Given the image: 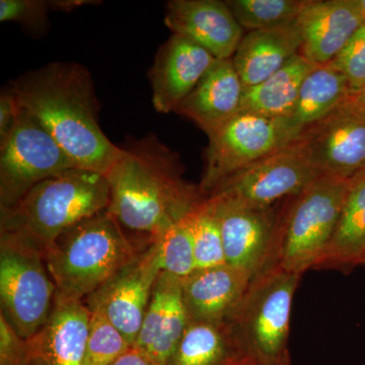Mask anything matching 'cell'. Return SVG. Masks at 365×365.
Here are the masks:
<instances>
[{
    "instance_id": "cell-37",
    "label": "cell",
    "mask_w": 365,
    "mask_h": 365,
    "mask_svg": "<svg viewBox=\"0 0 365 365\" xmlns=\"http://www.w3.org/2000/svg\"><path fill=\"white\" fill-rule=\"evenodd\" d=\"M361 265L365 266V244L361 249H360L359 253L355 257L354 262H353V266Z\"/></svg>"
},
{
    "instance_id": "cell-1",
    "label": "cell",
    "mask_w": 365,
    "mask_h": 365,
    "mask_svg": "<svg viewBox=\"0 0 365 365\" xmlns=\"http://www.w3.org/2000/svg\"><path fill=\"white\" fill-rule=\"evenodd\" d=\"M9 88L21 111L56 140L76 169L109 173L122 150L98 124L97 96L86 67L51 62L21 74Z\"/></svg>"
},
{
    "instance_id": "cell-17",
    "label": "cell",
    "mask_w": 365,
    "mask_h": 365,
    "mask_svg": "<svg viewBox=\"0 0 365 365\" xmlns=\"http://www.w3.org/2000/svg\"><path fill=\"white\" fill-rule=\"evenodd\" d=\"M364 25L355 0H307L297 21L299 54L317 66L329 64Z\"/></svg>"
},
{
    "instance_id": "cell-28",
    "label": "cell",
    "mask_w": 365,
    "mask_h": 365,
    "mask_svg": "<svg viewBox=\"0 0 365 365\" xmlns=\"http://www.w3.org/2000/svg\"><path fill=\"white\" fill-rule=\"evenodd\" d=\"M153 241L158 245L162 272L184 279L196 271L193 237L187 216Z\"/></svg>"
},
{
    "instance_id": "cell-5",
    "label": "cell",
    "mask_w": 365,
    "mask_h": 365,
    "mask_svg": "<svg viewBox=\"0 0 365 365\" xmlns=\"http://www.w3.org/2000/svg\"><path fill=\"white\" fill-rule=\"evenodd\" d=\"M349 180L319 176L278 215L266 268L302 275L317 268L339 222ZM264 269V270H265Z\"/></svg>"
},
{
    "instance_id": "cell-16",
    "label": "cell",
    "mask_w": 365,
    "mask_h": 365,
    "mask_svg": "<svg viewBox=\"0 0 365 365\" xmlns=\"http://www.w3.org/2000/svg\"><path fill=\"white\" fill-rule=\"evenodd\" d=\"M90 323L83 300L55 299L44 326L26 340V365H85Z\"/></svg>"
},
{
    "instance_id": "cell-11",
    "label": "cell",
    "mask_w": 365,
    "mask_h": 365,
    "mask_svg": "<svg viewBox=\"0 0 365 365\" xmlns=\"http://www.w3.org/2000/svg\"><path fill=\"white\" fill-rule=\"evenodd\" d=\"M160 273L158 245L151 241L83 302L90 311L104 314L133 346Z\"/></svg>"
},
{
    "instance_id": "cell-31",
    "label": "cell",
    "mask_w": 365,
    "mask_h": 365,
    "mask_svg": "<svg viewBox=\"0 0 365 365\" xmlns=\"http://www.w3.org/2000/svg\"><path fill=\"white\" fill-rule=\"evenodd\" d=\"M330 64L345 76L350 96L365 88V25L353 35L344 49Z\"/></svg>"
},
{
    "instance_id": "cell-18",
    "label": "cell",
    "mask_w": 365,
    "mask_h": 365,
    "mask_svg": "<svg viewBox=\"0 0 365 365\" xmlns=\"http://www.w3.org/2000/svg\"><path fill=\"white\" fill-rule=\"evenodd\" d=\"M189 321L182 299L181 278L162 272L155 281L150 304L133 347L155 364L168 365Z\"/></svg>"
},
{
    "instance_id": "cell-23",
    "label": "cell",
    "mask_w": 365,
    "mask_h": 365,
    "mask_svg": "<svg viewBox=\"0 0 365 365\" xmlns=\"http://www.w3.org/2000/svg\"><path fill=\"white\" fill-rule=\"evenodd\" d=\"M245 355L230 322L189 321L168 365H235Z\"/></svg>"
},
{
    "instance_id": "cell-9",
    "label": "cell",
    "mask_w": 365,
    "mask_h": 365,
    "mask_svg": "<svg viewBox=\"0 0 365 365\" xmlns=\"http://www.w3.org/2000/svg\"><path fill=\"white\" fill-rule=\"evenodd\" d=\"M73 168L56 140L21 110L13 131L0 144V212L13 208L40 182Z\"/></svg>"
},
{
    "instance_id": "cell-24",
    "label": "cell",
    "mask_w": 365,
    "mask_h": 365,
    "mask_svg": "<svg viewBox=\"0 0 365 365\" xmlns=\"http://www.w3.org/2000/svg\"><path fill=\"white\" fill-rule=\"evenodd\" d=\"M317 64L297 54L259 85L245 88L241 111L287 118L294 110L300 88Z\"/></svg>"
},
{
    "instance_id": "cell-35",
    "label": "cell",
    "mask_w": 365,
    "mask_h": 365,
    "mask_svg": "<svg viewBox=\"0 0 365 365\" xmlns=\"http://www.w3.org/2000/svg\"><path fill=\"white\" fill-rule=\"evenodd\" d=\"M235 365H292V361H290V355L288 352L284 356L277 360H265L257 359L251 355H245Z\"/></svg>"
},
{
    "instance_id": "cell-14",
    "label": "cell",
    "mask_w": 365,
    "mask_h": 365,
    "mask_svg": "<svg viewBox=\"0 0 365 365\" xmlns=\"http://www.w3.org/2000/svg\"><path fill=\"white\" fill-rule=\"evenodd\" d=\"M215 60L194 41L173 34L158 49L148 74L155 109L176 112Z\"/></svg>"
},
{
    "instance_id": "cell-26",
    "label": "cell",
    "mask_w": 365,
    "mask_h": 365,
    "mask_svg": "<svg viewBox=\"0 0 365 365\" xmlns=\"http://www.w3.org/2000/svg\"><path fill=\"white\" fill-rule=\"evenodd\" d=\"M307 0H227L235 20L251 31L297 25Z\"/></svg>"
},
{
    "instance_id": "cell-2",
    "label": "cell",
    "mask_w": 365,
    "mask_h": 365,
    "mask_svg": "<svg viewBox=\"0 0 365 365\" xmlns=\"http://www.w3.org/2000/svg\"><path fill=\"white\" fill-rule=\"evenodd\" d=\"M106 178L108 211L124 230L158 239L198 207L206 196L182 178L174 151L150 135L121 148Z\"/></svg>"
},
{
    "instance_id": "cell-19",
    "label": "cell",
    "mask_w": 365,
    "mask_h": 365,
    "mask_svg": "<svg viewBox=\"0 0 365 365\" xmlns=\"http://www.w3.org/2000/svg\"><path fill=\"white\" fill-rule=\"evenodd\" d=\"M253 278L246 269L230 264L194 271L182 279V299L190 321H230Z\"/></svg>"
},
{
    "instance_id": "cell-29",
    "label": "cell",
    "mask_w": 365,
    "mask_h": 365,
    "mask_svg": "<svg viewBox=\"0 0 365 365\" xmlns=\"http://www.w3.org/2000/svg\"><path fill=\"white\" fill-rule=\"evenodd\" d=\"M132 344L104 314L91 311L85 365H112Z\"/></svg>"
},
{
    "instance_id": "cell-15",
    "label": "cell",
    "mask_w": 365,
    "mask_h": 365,
    "mask_svg": "<svg viewBox=\"0 0 365 365\" xmlns=\"http://www.w3.org/2000/svg\"><path fill=\"white\" fill-rule=\"evenodd\" d=\"M165 24L173 34L194 41L216 59H232L244 37L227 2L220 0H172Z\"/></svg>"
},
{
    "instance_id": "cell-3",
    "label": "cell",
    "mask_w": 365,
    "mask_h": 365,
    "mask_svg": "<svg viewBox=\"0 0 365 365\" xmlns=\"http://www.w3.org/2000/svg\"><path fill=\"white\" fill-rule=\"evenodd\" d=\"M108 209L59 235L44 251L55 299L85 300L140 252Z\"/></svg>"
},
{
    "instance_id": "cell-8",
    "label": "cell",
    "mask_w": 365,
    "mask_h": 365,
    "mask_svg": "<svg viewBox=\"0 0 365 365\" xmlns=\"http://www.w3.org/2000/svg\"><path fill=\"white\" fill-rule=\"evenodd\" d=\"M208 138L199 186L206 197L235 173L290 143L283 118L247 111L237 113Z\"/></svg>"
},
{
    "instance_id": "cell-30",
    "label": "cell",
    "mask_w": 365,
    "mask_h": 365,
    "mask_svg": "<svg viewBox=\"0 0 365 365\" xmlns=\"http://www.w3.org/2000/svg\"><path fill=\"white\" fill-rule=\"evenodd\" d=\"M52 9L47 0H1L0 21L20 24L30 33L45 34L48 29V11Z\"/></svg>"
},
{
    "instance_id": "cell-12",
    "label": "cell",
    "mask_w": 365,
    "mask_h": 365,
    "mask_svg": "<svg viewBox=\"0 0 365 365\" xmlns=\"http://www.w3.org/2000/svg\"><path fill=\"white\" fill-rule=\"evenodd\" d=\"M319 177L289 144L235 173L212 194H222L253 207L270 208L281 199L299 195Z\"/></svg>"
},
{
    "instance_id": "cell-4",
    "label": "cell",
    "mask_w": 365,
    "mask_h": 365,
    "mask_svg": "<svg viewBox=\"0 0 365 365\" xmlns=\"http://www.w3.org/2000/svg\"><path fill=\"white\" fill-rule=\"evenodd\" d=\"M105 175L69 169L33 187L1 213V230L21 235L44 251L69 228L109 207Z\"/></svg>"
},
{
    "instance_id": "cell-21",
    "label": "cell",
    "mask_w": 365,
    "mask_h": 365,
    "mask_svg": "<svg viewBox=\"0 0 365 365\" xmlns=\"http://www.w3.org/2000/svg\"><path fill=\"white\" fill-rule=\"evenodd\" d=\"M302 36L299 26L274 30L251 31L242 37L232 62L245 88L270 78L299 54Z\"/></svg>"
},
{
    "instance_id": "cell-33",
    "label": "cell",
    "mask_w": 365,
    "mask_h": 365,
    "mask_svg": "<svg viewBox=\"0 0 365 365\" xmlns=\"http://www.w3.org/2000/svg\"><path fill=\"white\" fill-rule=\"evenodd\" d=\"M20 112L18 101L9 86L0 95V144L4 143L13 131Z\"/></svg>"
},
{
    "instance_id": "cell-10",
    "label": "cell",
    "mask_w": 365,
    "mask_h": 365,
    "mask_svg": "<svg viewBox=\"0 0 365 365\" xmlns=\"http://www.w3.org/2000/svg\"><path fill=\"white\" fill-rule=\"evenodd\" d=\"M290 144L319 176L350 180L365 170V109L349 97Z\"/></svg>"
},
{
    "instance_id": "cell-7",
    "label": "cell",
    "mask_w": 365,
    "mask_h": 365,
    "mask_svg": "<svg viewBox=\"0 0 365 365\" xmlns=\"http://www.w3.org/2000/svg\"><path fill=\"white\" fill-rule=\"evenodd\" d=\"M302 275L266 268L255 276L230 319L247 355L277 360L287 354L292 302Z\"/></svg>"
},
{
    "instance_id": "cell-20",
    "label": "cell",
    "mask_w": 365,
    "mask_h": 365,
    "mask_svg": "<svg viewBox=\"0 0 365 365\" xmlns=\"http://www.w3.org/2000/svg\"><path fill=\"white\" fill-rule=\"evenodd\" d=\"M244 91L232 59H216L176 112L210 136L241 111Z\"/></svg>"
},
{
    "instance_id": "cell-22",
    "label": "cell",
    "mask_w": 365,
    "mask_h": 365,
    "mask_svg": "<svg viewBox=\"0 0 365 365\" xmlns=\"http://www.w3.org/2000/svg\"><path fill=\"white\" fill-rule=\"evenodd\" d=\"M350 95L349 86L342 73L330 63L317 66L302 83L294 110L283 118L290 143Z\"/></svg>"
},
{
    "instance_id": "cell-27",
    "label": "cell",
    "mask_w": 365,
    "mask_h": 365,
    "mask_svg": "<svg viewBox=\"0 0 365 365\" xmlns=\"http://www.w3.org/2000/svg\"><path fill=\"white\" fill-rule=\"evenodd\" d=\"M187 220L193 237L196 270L227 264L220 222L207 197Z\"/></svg>"
},
{
    "instance_id": "cell-36",
    "label": "cell",
    "mask_w": 365,
    "mask_h": 365,
    "mask_svg": "<svg viewBox=\"0 0 365 365\" xmlns=\"http://www.w3.org/2000/svg\"><path fill=\"white\" fill-rule=\"evenodd\" d=\"M350 97H351L360 107L365 109V88L359 91V93H355V95L350 96Z\"/></svg>"
},
{
    "instance_id": "cell-32",
    "label": "cell",
    "mask_w": 365,
    "mask_h": 365,
    "mask_svg": "<svg viewBox=\"0 0 365 365\" xmlns=\"http://www.w3.org/2000/svg\"><path fill=\"white\" fill-rule=\"evenodd\" d=\"M0 365H26V340L0 314Z\"/></svg>"
},
{
    "instance_id": "cell-13",
    "label": "cell",
    "mask_w": 365,
    "mask_h": 365,
    "mask_svg": "<svg viewBox=\"0 0 365 365\" xmlns=\"http://www.w3.org/2000/svg\"><path fill=\"white\" fill-rule=\"evenodd\" d=\"M207 198L220 222L227 264L258 275L270 257L277 213L273 207H253L222 194Z\"/></svg>"
},
{
    "instance_id": "cell-6",
    "label": "cell",
    "mask_w": 365,
    "mask_h": 365,
    "mask_svg": "<svg viewBox=\"0 0 365 365\" xmlns=\"http://www.w3.org/2000/svg\"><path fill=\"white\" fill-rule=\"evenodd\" d=\"M55 295L56 287L43 252L21 235L1 230V314L21 339H29L44 326Z\"/></svg>"
},
{
    "instance_id": "cell-34",
    "label": "cell",
    "mask_w": 365,
    "mask_h": 365,
    "mask_svg": "<svg viewBox=\"0 0 365 365\" xmlns=\"http://www.w3.org/2000/svg\"><path fill=\"white\" fill-rule=\"evenodd\" d=\"M112 365H158L148 359L145 354L139 351L135 347H132L128 351L125 352L121 357H119Z\"/></svg>"
},
{
    "instance_id": "cell-38",
    "label": "cell",
    "mask_w": 365,
    "mask_h": 365,
    "mask_svg": "<svg viewBox=\"0 0 365 365\" xmlns=\"http://www.w3.org/2000/svg\"><path fill=\"white\" fill-rule=\"evenodd\" d=\"M355 4H356L357 7H359L360 16H361L365 25V0H355Z\"/></svg>"
},
{
    "instance_id": "cell-25",
    "label": "cell",
    "mask_w": 365,
    "mask_h": 365,
    "mask_svg": "<svg viewBox=\"0 0 365 365\" xmlns=\"http://www.w3.org/2000/svg\"><path fill=\"white\" fill-rule=\"evenodd\" d=\"M365 244V170L348 182L342 212L328 248L317 268L353 267Z\"/></svg>"
}]
</instances>
